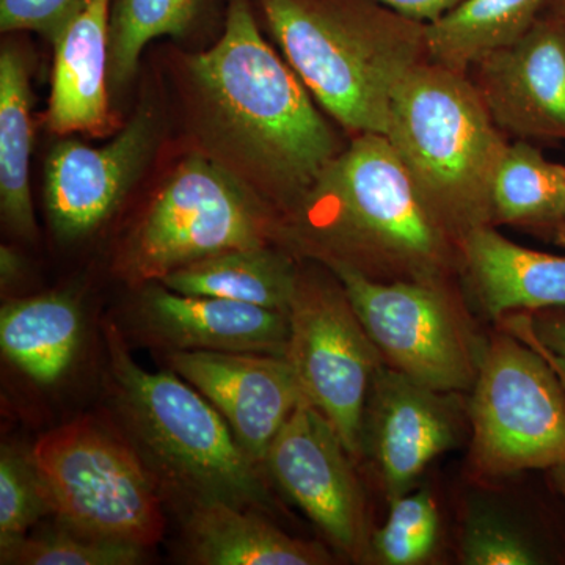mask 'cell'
Wrapping results in <instances>:
<instances>
[{
    "instance_id": "11",
    "label": "cell",
    "mask_w": 565,
    "mask_h": 565,
    "mask_svg": "<svg viewBox=\"0 0 565 565\" xmlns=\"http://www.w3.org/2000/svg\"><path fill=\"white\" fill-rule=\"evenodd\" d=\"M353 462L333 424L305 399L267 449L264 471L338 552L363 563L371 531Z\"/></svg>"
},
{
    "instance_id": "33",
    "label": "cell",
    "mask_w": 565,
    "mask_h": 565,
    "mask_svg": "<svg viewBox=\"0 0 565 565\" xmlns=\"http://www.w3.org/2000/svg\"><path fill=\"white\" fill-rule=\"evenodd\" d=\"M531 323L537 340L565 360V308L531 313Z\"/></svg>"
},
{
    "instance_id": "7",
    "label": "cell",
    "mask_w": 565,
    "mask_h": 565,
    "mask_svg": "<svg viewBox=\"0 0 565 565\" xmlns=\"http://www.w3.org/2000/svg\"><path fill=\"white\" fill-rule=\"evenodd\" d=\"M31 452L61 526L147 548L161 541V493L114 423L81 418L63 424Z\"/></svg>"
},
{
    "instance_id": "36",
    "label": "cell",
    "mask_w": 565,
    "mask_h": 565,
    "mask_svg": "<svg viewBox=\"0 0 565 565\" xmlns=\"http://www.w3.org/2000/svg\"><path fill=\"white\" fill-rule=\"evenodd\" d=\"M557 20H559L561 25H563L565 31V0H563V3H561L559 13L555 14Z\"/></svg>"
},
{
    "instance_id": "32",
    "label": "cell",
    "mask_w": 565,
    "mask_h": 565,
    "mask_svg": "<svg viewBox=\"0 0 565 565\" xmlns=\"http://www.w3.org/2000/svg\"><path fill=\"white\" fill-rule=\"evenodd\" d=\"M408 20L429 24L444 17L463 0H375Z\"/></svg>"
},
{
    "instance_id": "21",
    "label": "cell",
    "mask_w": 565,
    "mask_h": 565,
    "mask_svg": "<svg viewBox=\"0 0 565 565\" xmlns=\"http://www.w3.org/2000/svg\"><path fill=\"white\" fill-rule=\"evenodd\" d=\"M299 275L291 253L264 245L217 253L173 270L159 282L188 296L218 297L289 313Z\"/></svg>"
},
{
    "instance_id": "28",
    "label": "cell",
    "mask_w": 565,
    "mask_h": 565,
    "mask_svg": "<svg viewBox=\"0 0 565 565\" xmlns=\"http://www.w3.org/2000/svg\"><path fill=\"white\" fill-rule=\"evenodd\" d=\"M47 514H52L50 498L32 452L3 445L0 452V550L24 539Z\"/></svg>"
},
{
    "instance_id": "3",
    "label": "cell",
    "mask_w": 565,
    "mask_h": 565,
    "mask_svg": "<svg viewBox=\"0 0 565 565\" xmlns=\"http://www.w3.org/2000/svg\"><path fill=\"white\" fill-rule=\"evenodd\" d=\"M104 388L115 426L150 471L162 500L181 512L223 501L270 515L267 475L237 444L228 423L173 371L132 359L125 333L104 322Z\"/></svg>"
},
{
    "instance_id": "1",
    "label": "cell",
    "mask_w": 565,
    "mask_h": 565,
    "mask_svg": "<svg viewBox=\"0 0 565 565\" xmlns=\"http://www.w3.org/2000/svg\"><path fill=\"white\" fill-rule=\"evenodd\" d=\"M188 76L212 161L285 214L344 148L247 0H232L222 39L189 57Z\"/></svg>"
},
{
    "instance_id": "16",
    "label": "cell",
    "mask_w": 565,
    "mask_h": 565,
    "mask_svg": "<svg viewBox=\"0 0 565 565\" xmlns=\"http://www.w3.org/2000/svg\"><path fill=\"white\" fill-rule=\"evenodd\" d=\"M134 337L162 353L243 352L286 356L289 313L218 297L188 296L162 285L140 292L129 313Z\"/></svg>"
},
{
    "instance_id": "24",
    "label": "cell",
    "mask_w": 565,
    "mask_h": 565,
    "mask_svg": "<svg viewBox=\"0 0 565 565\" xmlns=\"http://www.w3.org/2000/svg\"><path fill=\"white\" fill-rule=\"evenodd\" d=\"M546 0H463L424 24L427 58L467 73L486 55L515 43L539 20Z\"/></svg>"
},
{
    "instance_id": "20",
    "label": "cell",
    "mask_w": 565,
    "mask_h": 565,
    "mask_svg": "<svg viewBox=\"0 0 565 565\" xmlns=\"http://www.w3.org/2000/svg\"><path fill=\"white\" fill-rule=\"evenodd\" d=\"M84 337L79 305L68 294L13 300L0 310L3 356L36 385L58 384L70 373Z\"/></svg>"
},
{
    "instance_id": "2",
    "label": "cell",
    "mask_w": 565,
    "mask_h": 565,
    "mask_svg": "<svg viewBox=\"0 0 565 565\" xmlns=\"http://www.w3.org/2000/svg\"><path fill=\"white\" fill-rule=\"evenodd\" d=\"M292 253L379 281L452 280L459 244L426 206L384 134H359L281 218Z\"/></svg>"
},
{
    "instance_id": "25",
    "label": "cell",
    "mask_w": 565,
    "mask_h": 565,
    "mask_svg": "<svg viewBox=\"0 0 565 565\" xmlns=\"http://www.w3.org/2000/svg\"><path fill=\"white\" fill-rule=\"evenodd\" d=\"M203 0H118L110 21L109 77L115 88L136 74L143 47L158 36H182Z\"/></svg>"
},
{
    "instance_id": "26",
    "label": "cell",
    "mask_w": 565,
    "mask_h": 565,
    "mask_svg": "<svg viewBox=\"0 0 565 565\" xmlns=\"http://www.w3.org/2000/svg\"><path fill=\"white\" fill-rule=\"evenodd\" d=\"M390 501L385 525L371 533L370 557L385 565L426 563L437 548L440 516L427 490L407 492Z\"/></svg>"
},
{
    "instance_id": "12",
    "label": "cell",
    "mask_w": 565,
    "mask_h": 565,
    "mask_svg": "<svg viewBox=\"0 0 565 565\" xmlns=\"http://www.w3.org/2000/svg\"><path fill=\"white\" fill-rule=\"evenodd\" d=\"M449 394L385 363L375 373L364 407L362 457L370 459L388 500L411 492L427 465L455 448L459 416Z\"/></svg>"
},
{
    "instance_id": "13",
    "label": "cell",
    "mask_w": 565,
    "mask_h": 565,
    "mask_svg": "<svg viewBox=\"0 0 565 565\" xmlns=\"http://www.w3.org/2000/svg\"><path fill=\"white\" fill-rule=\"evenodd\" d=\"M156 118L141 107L104 147L68 139L52 147L44 200L55 237L77 241L95 233L125 199L154 147Z\"/></svg>"
},
{
    "instance_id": "34",
    "label": "cell",
    "mask_w": 565,
    "mask_h": 565,
    "mask_svg": "<svg viewBox=\"0 0 565 565\" xmlns=\"http://www.w3.org/2000/svg\"><path fill=\"white\" fill-rule=\"evenodd\" d=\"M22 270V263L20 255L11 248L3 245L0 248V274H2V285H11L18 280Z\"/></svg>"
},
{
    "instance_id": "30",
    "label": "cell",
    "mask_w": 565,
    "mask_h": 565,
    "mask_svg": "<svg viewBox=\"0 0 565 565\" xmlns=\"http://www.w3.org/2000/svg\"><path fill=\"white\" fill-rule=\"evenodd\" d=\"M87 0H0L3 32L33 31L54 41Z\"/></svg>"
},
{
    "instance_id": "8",
    "label": "cell",
    "mask_w": 565,
    "mask_h": 565,
    "mask_svg": "<svg viewBox=\"0 0 565 565\" xmlns=\"http://www.w3.org/2000/svg\"><path fill=\"white\" fill-rule=\"evenodd\" d=\"M385 364L444 393L471 392L487 344L452 280L379 281L327 264Z\"/></svg>"
},
{
    "instance_id": "29",
    "label": "cell",
    "mask_w": 565,
    "mask_h": 565,
    "mask_svg": "<svg viewBox=\"0 0 565 565\" xmlns=\"http://www.w3.org/2000/svg\"><path fill=\"white\" fill-rule=\"evenodd\" d=\"M460 559L467 565L541 563L534 546L511 520L487 504H473L465 515Z\"/></svg>"
},
{
    "instance_id": "27",
    "label": "cell",
    "mask_w": 565,
    "mask_h": 565,
    "mask_svg": "<svg viewBox=\"0 0 565 565\" xmlns=\"http://www.w3.org/2000/svg\"><path fill=\"white\" fill-rule=\"evenodd\" d=\"M147 559V546L110 539L88 537L61 527L25 535L0 550L3 565H137Z\"/></svg>"
},
{
    "instance_id": "4",
    "label": "cell",
    "mask_w": 565,
    "mask_h": 565,
    "mask_svg": "<svg viewBox=\"0 0 565 565\" xmlns=\"http://www.w3.org/2000/svg\"><path fill=\"white\" fill-rule=\"evenodd\" d=\"M286 62L323 110L355 134H384L405 74L426 61L424 24L375 0H262Z\"/></svg>"
},
{
    "instance_id": "14",
    "label": "cell",
    "mask_w": 565,
    "mask_h": 565,
    "mask_svg": "<svg viewBox=\"0 0 565 565\" xmlns=\"http://www.w3.org/2000/svg\"><path fill=\"white\" fill-rule=\"evenodd\" d=\"M163 359L217 408L237 444L264 470L267 449L305 401L289 360L243 352H170Z\"/></svg>"
},
{
    "instance_id": "15",
    "label": "cell",
    "mask_w": 565,
    "mask_h": 565,
    "mask_svg": "<svg viewBox=\"0 0 565 565\" xmlns=\"http://www.w3.org/2000/svg\"><path fill=\"white\" fill-rule=\"evenodd\" d=\"M471 68L490 117L505 136L565 141V31L556 17L539 18L515 43Z\"/></svg>"
},
{
    "instance_id": "23",
    "label": "cell",
    "mask_w": 565,
    "mask_h": 565,
    "mask_svg": "<svg viewBox=\"0 0 565 565\" xmlns=\"http://www.w3.org/2000/svg\"><path fill=\"white\" fill-rule=\"evenodd\" d=\"M32 90L21 52L6 47L0 55V206L3 221L18 236L35 239L31 156Z\"/></svg>"
},
{
    "instance_id": "17",
    "label": "cell",
    "mask_w": 565,
    "mask_h": 565,
    "mask_svg": "<svg viewBox=\"0 0 565 565\" xmlns=\"http://www.w3.org/2000/svg\"><path fill=\"white\" fill-rule=\"evenodd\" d=\"M459 250V277L490 319L565 308V256L522 247L492 225L468 233Z\"/></svg>"
},
{
    "instance_id": "35",
    "label": "cell",
    "mask_w": 565,
    "mask_h": 565,
    "mask_svg": "<svg viewBox=\"0 0 565 565\" xmlns=\"http://www.w3.org/2000/svg\"><path fill=\"white\" fill-rule=\"evenodd\" d=\"M553 471H555V479L557 486H559L561 492L565 494V465H563V467L553 468Z\"/></svg>"
},
{
    "instance_id": "31",
    "label": "cell",
    "mask_w": 565,
    "mask_h": 565,
    "mask_svg": "<svg viewBox=\"0 0 565 565\" xmlns=\"http://www.w3.org/2000/svg\"><path fill=\"white\" fill-rule=\"evenodd\" d=\"M498 323H500L501 330L515 334L523 343L530 344L531 348L541 353L546 362L552 364L553 370L556 371L557 377L561 379L565 388V360L563 356L550 351L545 344L537 340L533 330V323H531V313L509 315L501 319V321H498Z\"/></svg>"
},
{
    "instance_id": "10",
    "label": "cell",
    "mask_w": 565,
    "mask_h": 565,
    "mask_svg": "<svg viewBox=\"0 0 565 565\" xmlns=\"http://www.w3.org/2000/svg\"><path fill=\"white\" fill-rule=\"evenodd\" d=\"M289 322L286 359L305 399L333 424L352 459H362L364 407L384 356L334 275L300 270Z\"/></svg>"
},
{
    "instance_id": "22",
    "label": "cell",
    "mask_w": 565,
    "mask_h": 565,
    "mask_svg": "<svg viewBox=\"0 0 565 565\" xmlns=\"http://www.w3.org/2000/svg\"><path fill=\"white\" fill-rule=\"evenodd\" d=\"M492 222L565 247V166L533 141L509 143L494 173Z\"/></svg>"
},
{
    "instance_id": "19",
    "label": "cell",
    "mask_w": 565,
    "mask_h": 565,
    "mask_svg": "<svg viewBox=\"0 0 565 565\" xmlns=\"http://www.w3.org/2000/svg\"><path fill=\"white\" fill-rule=\"evenodd\" d=\"M182 559L195 565H326L333 557L315 542L291 537L267 514L214 501L182 515Z\"/></svg>"
},
{
    "instance_id": "5",
    "label": "cell",
    "mask_w": 565,
    "mask_h": 565,
    "mask_svg": "<svg viewBox=\"0 0 565 565\" xmlns=\"http://www.w3.org/2000/svg\"><path fill=\"white\" fill-rule=\"evenodd\" d=\"M386 139L437 222L460 245L492 225V185L509 141L462 71L426 58L397 85Z\"/></svg>"
},
{
    "instance_id": "9",
    "label": "cell",
    "mask_w": 565,
    "mask_h": 565,
    "mask_svg": "<svg viewBox=\"0 0 565 565\" xmlns=\"http://www.w3.org/2000/svg\"><path fill=\"white\" fill-rule=\"evenodd\" d=\"M470 463L481 479L565 465V388L552 364L501 330L487 344L470 403Z\"/></svg>"
},
{
    "instance_id": "18",
    "label": "cell",
    "mask_w": 565,
    "mask_h": 565,
    "mask_svg": "<svg viewBox=\"0 0 565 565\" xmlns=\"http://www.w3.org/2000/svg\"><path fill=\"white\" fill-rule=\"evenodd\" d=\"M109 6L87 0L52 41L51 131L102 134L109 125Z\"/></svg>"
},
{
    "instance_id": "6",
    "label": "cell",
    "mask_w": 565,
    "mask_h": 565,
    "mask_svg": "<svg viewBox=\"0 0 565 565\" xmlns=\"http://www.w3.org/2000/svg\"><path fill=\"white\" fill-rule=\"evenodd\" d=\"M221 163L185 159L129 234L117 270L131 285L159 282L173 270L234 248L281 241V218Z\"/></svg>"
}]
</instances>
